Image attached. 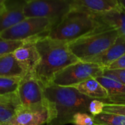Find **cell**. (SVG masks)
<instances>
[{
  "label": "cell",
  "mask_w": 125,
  "mask_h": 125,
  "mask_svg": "<svg viewBox=\"0 0 125 125\" xmlns=\"http://www.w3.org/2000/svg\"><path fill=\"white\" fill-rule=\"evenodd\" d=\"M45 105L49 119L46 125H65L72 123L78 113H88L92 99L81 94L73 87L51 83L44 86Z\"/></svg>",
  "instance_id": "obj_1"
},
{
  "label": "cell",
  "mask_w": 125,
  "mask_h": 125,
  "mask_svg": "<svg viewBox=\"0 0 125 125\" xmlns=\"http://www.w3.org/2000/svg\"><path fill=\"white\" fill-rule=\"evenodd\" d=\"M35 45L40 55L35 74L43 86L52 83L55 76L64 69L80 62L71 53L68 43L65 42L45 36L37 40Z\"/></svg>",
  "instance_id": "obj_2"
},
{
  "label": "cell",
  "mask_w": 125,
  "mask_h": 125,
  "mask_svg": "<svg viewBox=\"0 0 125 125\" xmlns=\"http://www.w3.org/2000/svg\"><path fill=\"white\" fill-rule=\"evenodd\" d=\"M119 36L116 29L103 24L93 32L68 43V47L78 61L89 62L107 51Z\"/></svg>",
  "instance_id": "obj_3"
},
{
  "label": "cell",
  "mask_w": 125,
  "mask_h": 125,
  "mask_svg": "<svg viewBox=\"0 0 125 125\" xmlns=\"http://www.w3.org/2000/svg\"><path fill=\"white\" fill-rule=\"evenodd\" d=\"M95 15L78 10L70 11L50 31L48 37L70 43L103 26Z\"/></svg>",
  "instance_id": "obj_4"
},
{
  "label": "cell",
  "mask_w": 125,
  "mask_h": 125,
  "mask_svg": "<svg viewBox=\"0 0 125 125\" xmlns=\"http://www.w3.org/2000/svg\"><path fill=\"white\" fill-rule=\"evenodd\" d=\"M56 26L51 20L42 18H26L14 26L1 32L2 39L10 41L37 40L45 37Z\"/></svg>",
  "instance_id": "obj_5"
},
{
  "label": "cell",
  "mask_w": 125,
  "mask_h": 125,
  "mask_svg": "<svg viewBox=\"0 0 125 125\" xmlns=\"http://www.w3.org/2000/svg\"><path fill=\"white\" fill-rule=\"evenodd\" d=\"M70 0H29L23 8L25 18H42L56 25L70 11Z\"/></svg>",
  "instance_id": "obj_6"
},
{
  "label": "cell",
  "mask_w": 125,
  "mask_h": 125,
  "mask_svg": "<svg viewBox=\"0 0 125 125\" xmlns=\"http://www.w3.org/2000/svg\"><path fill=\"white\" fill-rule=\"evenodd\" d=\"M104 70L105 68L98 64L78 62L58 73L52 83L59 86L72 87L89 78L102 76Z\"/></svg>",
  "instance_id": "obj_7"
},
{
  "label": "cell",
  "mask_w": 125,
  "mask_h": 125,
  "mask_svg": "<svg viewBox=\"0 0 125 125\" xmlns=\"http://www.w3.org/2000/svg\"><path fill=\"white\" fill-rule=\"evenodd\" d=\"M17 92L23 107L35 108L46 106L44 86L37 78L35 71H29L22 77Z\"/></svg>",
  "instance_id": "obj_8"
},
{
  "label": "cell",
  "mask_w": 125,
  "mask_h": 125,
  "mask_svg": "<svg viewBox=\"0 0 125 125\" xmlns=\"http://www.w3.org/2000/svg\"><path fill=\"white\" fill-rule=\"evenodd\" d=\"M48 119L46 106L28 108L21 105L13 118L5 125H46Z\"/></svg>",
  "instance_id": "obj_9"
},
{
  "label": "cell",
  "mask_w": 125,
  "mask_h": 125,
  "mask_svg": "<svg viewBox=\"0 0 125 125\" xmlns=\"http://www.w3.org/2000/svg\"><path fill=\"white\" fill-rule=\"evenodd\" d=\"M71 10L93 15H102L121 7L119 0H70Z\"/></svg>",
  "instance_id": "obj_10"
},
{
  "label": "cell",
  "mask_w": 125,
  "mask_h": 125,
  "mask_svg": "<svg viewBox=\"0 0 125 125\" xmlns=\"http://www.w3.org/2000/svg\"><path fill=\"white\" fill-rule=\"evenodd\" d=\"M26 1L6 0V9L0 14V34L26 18L23 13Z\"/></svg>",
  "instance_id": "obj_11"
},
{
  "label": "cell",
  "mask_w": 125,
  "mask_h": 125,
  "mask_svg": "<svg viewBox=\"0 0 125 125\" xmlns=\"http://www.w3.org/2000/svg\"><path fill=\"white\" fill-rule=\"evenodd\" d=\"M96 79L108 91V96L105 99L99 100L105 105H125V85L115 78L102 75Z\"/></svg>",
  "instance_id": "obj_12"
},
{
  "label": "cell",
  "mask_w": 125,
  "mask_h": 125,
  "mask_svg": "<svg viewBox=\"0 0 125 125\" xmlns=\"http://www.w3.org/2000/svg\"><path fill=\"white\" fill-rule=\"evenodd\" d=\"M36 40L25 41L23 45L13 51L16 60L29 71H35L40 62V55L35 45Z\"/></svg>",
  "instance_id": "obj_13"
},
{
  "label": "cell",
  "mask_w": 125,
  "mask_h": 125,
  "mask_svg": "<svg viewBox=\"0 0 125 125\" xmlns=\"http://www.w3.org/2000/svg\"><path fill=\"white\" fill-rule=\"evenodd\" d=\"M125 55V37L119 36L116 42L107 51L87 62L98 64L104 68Z\"/></svg>",
  "instance_id": "obj_14"
},
{
  "label": "cell",
  "mask_w": 125,
  "mask_h": 125,
  "mask_svg": "<svg viewBox=\"0 0 125 125\" xmlns=\"http://www.w3.org/2000/svg\"><path fill=\"white\" fill-rule=\"evenodd\" d=\"M21 104L17 91L0 95V125H5L15 115Z\"/></svg>",
  "instance_id": "obj_15"
},
{
  "label": "cell",
  "mask_w": 125,
  "mask_h": 125,
  "mask_svg": "<svg viewBox=\"0 0 125 125\" xmlns=\"http://www.w3.org/2000/svg\"><path fill=\"white\" fill-rule=\"evenodd\" d=\"M26 73L25 67L16 60L12 53L0 57V77H23Z\"/></svg>",
  "instance_id": "obj_16"
},
{
  "label": "cell",
  "mask_w": 125,
  "mask_h": 125,
  "mask_svg": "<svg viewBox=\"0 0 125 125\" xmlns=\"http://www.w3.org/2000/svg\"><path fill=\"white\" fill-rule=\"evenodd\" d=\"M72 87L75 88L81 94L94 100H103L108 96V91L98 82L96 78H89Z\"/></svg>",
  "instance_id": "obj_17"
},
{
  "label": "cell",
  "mask_w": 125,
  "mask_h": 125,
  "mask_svg": "<svg viewBox=\"0 0 125 125\" xmlns=\"http://www.w3.org/2000/svg\"><path fill=\"white\" fill-rule=\"evenodd\" d=\"M95 17L102 23L116 29L119 36L125 37V10L122 6L116 10L95 15Z\"/></svg>",
  "instance_id": "obj_18"
},
{
  "label": "cell",
  "mask_w": 125,
  "mask_h": 125,
  "mask_svg": "<svg viewBox=\"0 0 125 125\" xmlns=\"http://www.w3.org/2000/svg\"><path fill=\"white\" fill-rule=\"evenodd\" d=\"M94 125H125V116L104 113L94 116Z\"/></svg>",
  "instance_id": "obj_19"
},
{
  "label": "cell",
  "mask_w": 125,
  "mask_h": 125,
  "mask_svg": "<svg viewBox=\"0 0 125 125\" xmlns=\"http://www.w3.org/2000/svg\"><path fill=\"white\" fill-rule=\"evenodd\" d=\"M22 77H0V95L15 92Z\"/></svg>",
  "instance_id": "obj_20"
},
{
  "label": "cell",
  "mask_w": 125,
  "mask_h": 125,
  "mask_svg": "<svg viewBox=\"0 0 125 125\" xmlns=\"http://www.w3.org/2000/svg\"><path fill=\"white\" fill-rule=\"evenodd\" d=\"M25 41H10L4 40L0 36V57L13 51L24 43Z\"/></svg>",
  "instance_id": "obj_21"
},
{
  "label": "cell",
  "mask_w": 125,
  "mask_h": 125,
  "mask_svg": "<svg viewBox=\"0 0 125 125\" xmlns=\"http://www.w3.org/2000/svg\"><path fill=\"white\" fill-rule=\"evenodd\" d=\"M73 125H94V116L87 113H78L72 120Z\"/></svg>",
  "instance_id": "obj_22"
},
{
  "label": "cell",
  "mask_w": 125,
  "mask_h": 125,
  "mask_svg": "<svg viewBox=\"0 0 125 125\" xmlns=\"http://www.w3.org/2000/svg\"><path fill=\"white\" fill-rule=\"evenodd\" d=\"M105 104L99 100L92 99L88 107V113L92 116L99 115L103 112Z\"/></svg>",
  "instance_id": "obj_23"
},
{
  "label": "cell",
  "mask_w": 125,
  "mask_h": 125,
  "mask_svg": "<svg viewBox=\"0 0 125 125\" xmlns=\"http://www.w3.org/2000/svg\"><path fill=\"white\" fill-rule=\"evenodd\" d=\"M103 75L108 76L113 78L116 79L117 81H120L123 84L125 85V70H105Z\"/></svg>",
  "instance_id": "obj_24"
},
{
  "label": "cell",
  "mask_w": 125,
  "mask_h": 125,
  "mask_svg": "<svg viewBox=\"0 0 125 125\" xmlns=\"http://www.w3.org/2000/svg\"><path fill=\"white\" fill-rule=\"evenodd\" d=\"M104 113L122 115L125 116V105H105L103 108Z\"/></svg>",
  "instance_id": "obj_25"
},
{
  "label": "cell",
  "mask_w": 125,
  "mask_h": 125,
  "mask_svg": "<svg viewBox=\"0 0 125 125\" xmlns=\"http://www.w3.org/2000/svg\"><path fill=\"white\" fill-rule=\"evenodd\" d=\"M105 70H125V55L117 59L116 61L114 62L108 67L105 68Z\"/></svg>",
  "instance_id": "obj_26"
},
{
  "label": "cell",
  "mask_w": 125,
  "mask_h": 125,
  "mask_svg": "<svg viewBox=\"0 0 125 125\" xmlns=\"http://www.w3.org/2000/svg\"><path fill=\"white\" fill-rule=\"evenodd\" d=\"M6 9V0H0V14Z\"/></svg>",
  "instance_id": "obj_27"
},
{
  "label": "cell",
  "mask_w": 125,
  "mask_h": 125,
  "mask_svg": "<svg viewBox=\"0 0 125 125\" xmlns=\"http://www.w3.org/2000/svg\"><path fill=\"white\" fill-rule=\"evenodd\" d=\"M119 3H120L121 6L125 10V0H119Z\"/></svg>",
  "instance_id": "obj_28"
}]
</instances>
